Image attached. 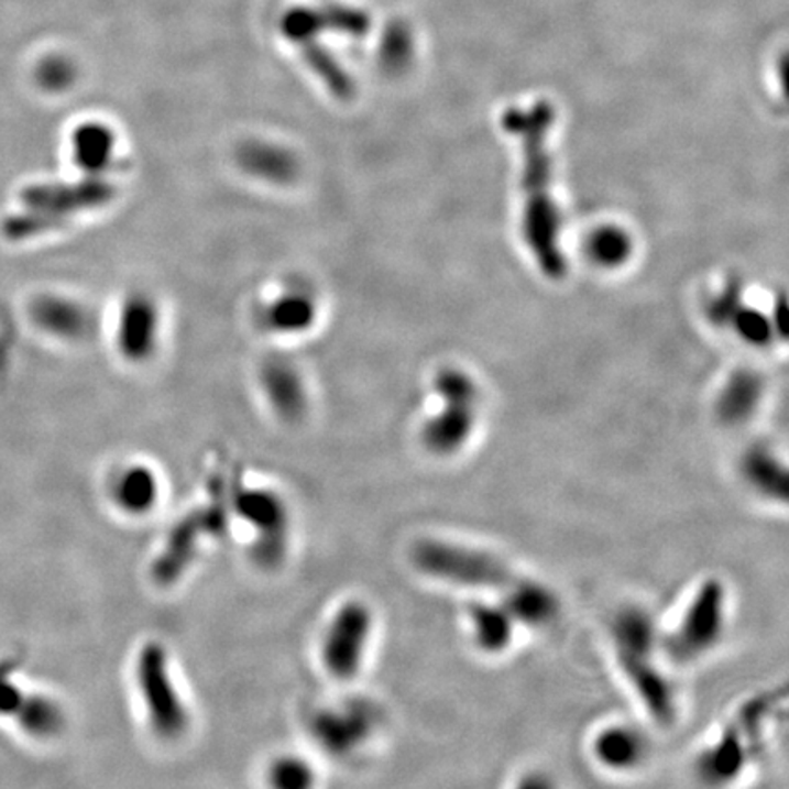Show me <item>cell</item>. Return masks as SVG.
<instances>
[{
    "label": "cell",
    "mask_w": 789,
    "mask_h": 789,
    "mask_svg": "<svg viewBox=\"0 0 789 789\" xmlns=\"http://www.w3.org/2000/svg\"><path fill=\"white\" fill-rule=\"evenodd\" d=\"M725 620V591L719 580H709L694 594L677 631L667 639L669 655L678 661H693L713 649Z\"/></svg>",
    "instance_id": "obj_8"
},
{
    "label": "cell",
    "mask_w": 789,
    "mask_h": 789,
    "mask_svg": "<svg viewBox=\"0 0 789 789\" xmlns=\"http://www.w3.org/2000/svg\"><path fill=\"white\" fill-rule=\"evenodd\" d=\"M315 318V302L304 291H291L274 300L265 311L269 328L282 333H296L309 328Z\"/></svg>",
    "instance_id": "obj_20"
},
{
    "label": "cell",
    "mask_w": 789,
    "mask_h": 789,
    "mask_svg": "<svg viewBox=\"0 0 789 789\" xmlns=\"http://www.w3.org/2000/svg\"><path fill=\"white\" fill-rule=\"evenodd\" d=\"M113 138L112 130L105 124L88 123L76 130L72 138V151L77 165L88 174H97L108 167L112 160Z\"/></svg>",
    "instance_id": "obj_16"
},
{
    "label": "cell",
    "mask_w": 789,
    "mask_h": 789,
    "mask_svg": "<svg viewBox=\"0 0 789 789\" xmlns=\"http://www.w3.org/2000/svg\"><path fill=\"white\" fill-rule=\"evenodd\" d=\"M33 318L41 328L59 337H79L88 328L87 313L81 307L55 296H44L35 302Z\"/></svg>",
    "instance_id": "obj_19"
},
{
    "label": "cell",
    "mask_w": 789,
    "mask_h": 789,
    "mask_svg": "<svg viewBox=\"0 0 789 789\" xmlns=\"http://www.w3.org/2000/svg\"><path fill=\"white\" fill-rule=\"evenodd\" d=\"M35 76H37L39 85L46 90H63L74 81L76 70L70 61L63 55H48L39 63Z\"/></svg>",
    "instance_id": "obj_23"
},
{
    "label": "cell",
    "mask_w": 789,
    "mask_h": 789,
    "mask_svg": "<svg viewBox=\"0 0 789 789\" xmlns=\"http://www.w3.org/2000/svg\"><path fill=\"white\" fill-rule=\"evenodd\" d=\"M414 561L420 572L436 580L497 594L517 622L545 627L558 617V598L548 587L517 574L484 550L428 539L415 547Z\"/></svg>",
    "instance_id": "obj_2"
},
{
    "label": "cell",
    "mask_w": 789,
    "mask_h": 789,
    "mask_svg": "<svg viewBox=\"0 0 789 789\" xmlns=\"http://www.w3.org/2000/svg\"><path fill=\"white\" fill-rule=\"evenodd\" d=\"M774 700H749L725 727L724 735L699 760L700 779L709 785H725L744 771L760 752L763 731Z\"/></svg>",
    "instance_id": "obj_5"
},
{
    "label": "cell",
    "mask_w": 789,
    "mask_h": 789,
    "mask_svg": "<svg viewBox=\"0 0 789 789\" xmlns=\"http://www.w3.org/2000/svg\"><path fill=\"white\" fill-rule=\"evenodd\" d=\"M552 123L554 110L547 101L530 108H508L503 116L506 132L522 141L523 237L541 273L559 280L567 273V260L559 242L561 218L552 198V160L548 152Z\"/></svg>",
    "instance_id": "obj_1"
},
{
    "label": "cell",
    "mask_w": 789,
    "mask_h": 789,
    "mask_svg": "<svg viewBox=\"0 0 789 789\" xmlns=\"http://www.w3.org/2000/svg\"><path fill=\"white\" fill-rule=\"evenodd\" d=\"M373 634V613L368 603H342L326 625L320 642V660L329 677L353 680L364 666Z\"/></svg>",
    "instance_id": "obj_7"
},
{
    "label": "cell",
    "mask_w": 789,
    "mask_h": 789,
    "mask_svg": "<svg viewBox=\"0 0 789 789\" xmlns=\"http://www.w3.org/2000/svg\"><path fill=\"white\" fill-rule=\"evenodd\" d=\"M600 763L613 769H631L644 758V738L628 727H611L603 731L594 742Z\"/></svg>",
    "instance_id": "obj_18"
},
{
    "label": "cell",
    "mask_w": 789,
    "mask_h": 789,
    "mask_svg": "<svg viewBox=\"0 0 789 789\" xmlns=\"http://www.w3.org/2000/svg\"><path fill=\"white\" fill-rule=\"evenodd\" d=\"M162 483L157 473L145 464H130L116 473L110 484V497L121 514L146 516L157 505Z\"/></svg>",
    "instance_id": "obj_9"
},
{
    "label": "cell",
    "mask_w": 789,
    "mask_h": 789,
    "mask_svg": "<svg viewBox=\"0 0 789 789\" xmlns=\"http://www.w3.org/2000/svg\"><path fill=\"white\" fill-rule=\"evenodd\" d=\"M742 472L747 483L760 494L774 500H785L788 492V473L774 451L764 446L747 451L742 459Z\"/></svg>",
    "instance_id": "obj_15"
},
{
    "label": "cell",
    "mask_w": 789,
    "mask_h": 789,
    "mask_svg": "<svg viewBox=\"0 0 789 789\" xmlns=\"http://www.w3.org/2000/svg\"><path fill=\"white\" fill-rule=\"evenodd\" d=\"M302 46H304V55L309 61L313 70L322 77L329 90L333 91L335 96L350 97L353 91V83L350 77L346 76V72L335 63L333 57L326 54L324 50L317 48L315 44L306 43Z\"/></svg>",
    "instance_id": "obj_21"
},
{
    "label": "cell",
    "mask_w": 789,
    "mask_h": 789,
    "mask_svg": "<svg viewBox=\"0 0 789 789\" xmlns=\"http://www.w3.org/2000/svg\"><path fill=\"white\" fill-rule=\"evenodd\" d=\"M238 163L253 176L273 183H289L298 174V162L282 146L249 141L238 151Z\"/></svg>",
    "instance_id": "obj_12"
},
{
    "label": "cell",
    "mask_w": 789,
    "mask_h": 789,
    "mask_svg": "<svg viewBox=\"0 0 789 789\" xmlns=\"http://www.w3.org/2000/svg\"><path fill=\"white\" fill-rule=\"evenodd\" d=\"M592 259L602 265H620L631 254V240L620 229H602L589 242Z\"/></svg>",
    "instance_id": "obj_22"
},
{
    "label": "cell",
    "mask_w": 789,
    "mask_h": 789,
    "mask_svg": "<svg viewBox=\"0 0 789 789\" xmlns=\"http://www.w3.org/2000/svg\"><path fill=\"white\" fill-rule=\"evenodd\" d=\"M135 686L152 733L163 741L182 738L190 725V711L162 644L149 642L141 647L135 661Z\"/></svg>",
    "instance_id": "obj_4"
},
{
    "label": "cell",
    "mask_w": 789,
    "mask_h": 789,
    "mask_svg": "<svg viewBox=\"0 0 789 789\" xmlns=\"http://www.w3.org/2000/svg\"><path fill=\"white\" fill-rule=\"evenodd\" d=\"M436 390L442 409L426 423L423 442L436 456H451L461 450L475 428L478 390L461 371L446 370L437 376Z\"/></svg>",
    "instance_id": "obj_6"
},
{
    "label": "cell",
    "mask_w": 789,
    "mask_h": 789,
    "mask_svg": "<svg viewBox=\"0 0 789 789\" xmlns=\"http://www.w3.org/2000/svg\"><path fill=\"white\" fill-rule=\"evenodd\" d=\"M613 639L620 667L645 709L658 724H671L677 702L671 682L655 658L656 633L650 617L639 609H625L614 620Z\"/></svg>",
    "instance_id": "obj_3"
},
{
    "label": "cell",
    "mask_w": 789,
    "mask_h": 789,
    "mask_svg": "<svg viewBox=\"0 0 789 789\" xmlns=\"http://www.w3.org/2000/svg\"><path fill=\"white\" fill-rule=\"evenodd\" d=\"M470 622L479 649L495 655L503 653L511 645L514 638V623L517 620L503 603L501 605L475 603L470 609Z\"/></svg>",
    "instance_id": "obj_13"
},
{
    "label": "cell",
    "mask_w": 789,
    "mask_h": 789,
    "mask_svg": "<svg viewBox=\"0 0 789 789\" xmlns=\"http://www.w3.org/2000/svg\"><path fill=\"white\" fill-rule=\"evenodd\" d=\"M412 35L404 26H392L387 30L384 43H382V59L390 68H398L408 63L412 57Z\"/></svg>",
    "instance_id": "obj_25"
},
{
    "label": "cell",
    "mask_w": 789,
    "mask_h": 789,
    "mask_svg": "<svg viewBox=\"0 0 789 789\" xmlns=\"http://www.w3.org/2000/svg\"><path fill=\"white\" fill-rule=\"evenodd\" d=\"M763 395V382L753 373H738L731 379L719 401L720 419L727 425H741L749 419Z\"/></svg>",
    "instance_id": "obj_17"
},
{
    "label": "cell",
    "mask_w": 789,
    "mask_h": 789,
    "mask_svg": "<svg viewBox=\"0 0 789 789\" xmlns=\"http://www.w3.org/2000/svg\"><path fill=\"white\" fill-rule=\"evenodd\" d=\"M156 306L146 296L135 295L124 304L119 326V348L130 360H143L156 344Z\"/></svg>",
    "instance_id": "obj_10"
},
{
    "label": "cell",
    "mask_w": 789,
    "mask_h": 789,
    "mask_svg": "<svg viewBox=\"0 0 789 789\" xmlns=\"http://www.w3.org/2000/svg\"><path fill=\"white\" fill-rule=\"evenodd\" d=\"M112 198V185L97 179V177L76 183V185H55V187L46 185V187L35 188L28 194L30 204L41 205V207L52 210H65V212L99 207Z\"/></svg>",
    "instance_id": "obj_11"
},
{
    "label": "cell",
    "mask_w": 789,
    "mask_h": 789,
    "mask_svg": "<svg viewBox=\"0 0 789 789\" xmlns=\"http://www.w3.org/2000/svg\"><path fill=\"white\" fill-rule=\"evenodd\" d=\"M262 382L267 397L276 412L287 419H296L306 408V395L300 376L282 360L267 362L262 371Z\"/></svg>",
    "instance_id": "obj_14"
},
{
    "label": "cell",
    "mask_w": 789,
    "mask_h": 789,
    "mask_svg": "<svg viewBox=\"0 0 789 789\" xmlns=\"http://www.w3.org/2000/svg\"><path fill=\"white\" fill-rule=\"evenodd\" d=\"M271 779L278 788H306L313 782V771L300 758H280L271 768Z\"/></svg>",
    "instance_id": "obj_24"
}]
</instances>
